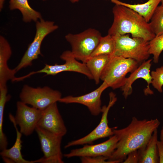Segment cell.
Returning <instances> with one entry per match:
<instances>
[{"mask_svg": "<svg viewBox=\"0 0 163 163\" xmlns=\"http://www.w3.org/2000/svg\"><path fill=\"white\" fill-rule=\"evenodd\" d=\"M160 123L157 118L139 120L133 117L126 127L118 129L113 128V135L117 136L118 142L108 161L113 163L123 162L129 153L146 144Z\"/></svg>", "mask_w": 163, "mask_h": 163, "instance_id": "obj_1", "label": "cell"}, {"mask_svg": "<svg viewBox=\"0 0 163 163\" xmlns=\"http://www.w3.org/2000/svg\"><path fill=\"white\" fill-rule=\"evenodd\" d=\"M113 23L108 34L112 36L130 34L133 37L142 38L149 41L156 36L144 18L132 9L115 4L112 8Z\"/></svg>", "mask_w": 163, "mask_h": 163, "instance_id": "obj_2", "label": "cell"}, {"mask_svg": "<svg viewBox=\"0 0 163 163\" xmlns=\"http://www.w3.org/2000/svg\"><path fill=\"white\" fill-rule=\"evenodd\" d=\"M139 63L132 59L113 55L103 69L100 79L113 89L121 88L125 84L127 74L135 70Z\"/></svg>", "mask_w": 163, "mask_h": 163, "instance_id": "obj_3", "label": "cell"}, {"mask_svg": "<svg viewBox=\"0 0 163 163\" xmlns=\"http://www.w3.org/2000/svg\"><path fill=\"white\" fill-rule=\"evenodd\" d=\"M102 37L98 30L89 28L77 34L69 33L65 38L71 46V51L74 57L85 63Z\"/></svg>", "mask_w": 163, "mask_h": 163, "instance_id": "obj_4", "label": "cell"}, {"mask_svg": "<svg viewBox=\"0 0 163 163\" xmlns=\"http://www.w3.org/2000/svg\"><path fill=\"white\" fill-rule=\"evenodd\" d=\"M112 36L115 43L113 55L132 59L139 63L144 61L149 57V41L141 37H131L129 34Z\"/></svg>", "mask_w": 163, "mask_h": 163, "instance_id": "obj_5", "label": "cell"}, {"mask_svg": "<svg viewBox=\"0 0 163 163\" xmlns=\"http://www.w3.org/2000/svg\"><path fill=\"white\" fill-rule=\"evenodd\" d=\"M35 23L36 31L34 40L29 45L18 64L14 68L17 72L32 65L33 61L41 54L40 47L44 39L59 27L54 22L46 21L43 18Z\"/></svg>", "mask_w": 163, "mask_h": 163, "instance_id": "obj_6", "label": "cell"}, {"mask_svg": "<svg viewBox=\"0 0 163 163\" xmlns=\"http://www.w3.org/2000/svg\"><path fill=\"white\" fill-rule=\"evenodd\" d=\"M21 101L32 107L43 110L62 97L59 91L48 86L34 88L24 85L20 94Z\"/></svg>", "mask_w": 163, "mask_h": 163, "instance_id": "obj_7", "label": "cell"}, {"mask_svg": "<svg viewBox=\"0 0 163 163\" xmlns=\"http://www.w3.org/2000/svg\"><path fill=\"white\" fill-rule=\"evenodd\" d=\"M109 101L108 105L102 107V117L100 122L97 126L91 133L85 136L68 142L65 146V148L74 146L91 144L98 139L113 135V128H110L108 126L107 117L110 108L117 101V97L116 94L112 92L109 93Z\"/></svg>", "mask_w": 163, "mask_h": 163, "instance_id": "obj_8", "label": "cell"}, {"mask_svg": "<svg viewBox=\"0 0 163 163\" xmlns=\"http://www.w3.org/2000/svg\"><path fill=\"white\" fill-rule=\"evenodd\" d=\"M35 130L44 155L42 163H64L61 146L62 137L37 126Z\"/></svg>", "mask_w": 163, "mask_h": 163, "instance_id": "obj_9", "label": "cell"}, {"mask_svg": "<svg viewBox=\"0 0 163 163\" xmlns=\"http://www.w3.org/2000/svg\"><path fill=\"white\" fill-rule=\"evenodd\" d=\"M60 58L65 61V63L54 65L46 64L42 69L33 71V74L44 73L46 75H55L62 72H73L84 75L89 79H93L92 75L85 64L78 62L74 57L71 51H64L60 55Z\"/></svg>", "mask_w": 163, "mask_h": 163, "instance_id": "obj_10", "label": "cell"}, {"mask_svg": "<svg viewBox=\"0 0 163 163\" xmlns=\"http://www.w3.org/2000/svg\"><path fill=\"white\" fill-rule=\"evenodd\" d=\"M17 110L14 120L20 128V131L24 136L31 135L37 126L43 110L28 106L21 101L16 103Z\"/></svg>", "mask_w": 163, "mask_h": 163, "instance_id": "obj_11", "label": "cell"}, {"mask_svg": "<svg viewBox=\"0 0 163 163\" xmlns=\"http://www.w3.org/2000/svg\"><path fill=\"white\" fill-rule=\"evenodd\" d=\"M118 139L114 135L102 143L93 145L86 144L82 147L72 149L63 155L66 158L103 156L108 158L115 149Z\"/></svg>", "mask_w": 163, "mask_h": 163, "instance_id": "obj_12", "label": "cell"}, {"mask_svg": "<svg viewBox=\"0 0 163 163\" xmlns=\"http://www.w3.org/2000/svg\"><path fill=\"white\" fill-rule=\"evenodd\" d=\"M37 126L62 137L66 135L67 128L58 110L57 102L43 110Z\"/></svg>", "mask_w": 163, "mask_h": 163, "instance_id": "obj_13", "label": "cell"}, {"mask_svg": "<svg viewBox=\"0 0 163 163\" xmlns=\"http://www.w3.org/2000/svg\"><path fill=\"white\" fill-rule=\"evenodd\" d=\"M108 87L107 84L103 82L98 88L88 93L78 96H67L61 97L58 101L66 104L77 103L82 104L87 107L92 115L97 116L101 113V95Z\"/></svg>", "mask_w": 163, "mask_h": 163, "instance_id": "obj_14", "label": "cell"}, {"mask_svg": "<svg viewBox=\"0 0 163 163\" xmlns=\"http://www.w3.org/2000/svg\"><path fill=\"white\" fill-rule=\"evenodd\" d=\"M152 59L144 61L139 67L132 72L129 76L127 78L124 85L121 88L123 94L125 98L132 92V85L134 82L139 78H142L147 82V88L144 90L145 94L147 95L153 94L150 88V85L152 83V78L150 73Z\"/></svg>", "mask_w": 163, "mask_h": 163, "instance_id": "obj_15", "label": "cell"}, {"mask_svg": "<svg viewBox=\"0 0 163 163\" xmlns=\"http://www.w3.org/2000/svg\"><path fill=\"white\" fill-rule=\"evenodd\" d=\"M10 121L13 123L16 132V138L13 145L10 149H6L2 150L0 155L3 161L6 163H36L41 162V159L28 161L24 159L21 153L22 141L21 133L18 130L17 125L14 120V117L11 113L9 115Z\"/></svg>", "mask_w": 163, "mask_h": 163, "instance_id": "obj_16", "label": "cell"}, {"mask_svg": "<svg viewBox=\"0 0 163 163\" xmlns=\"http://www.w3.org/2000/svg\"><path fill=\"white\" fill-rule=\"evenodd\" d=\"M12 50L8 41L0 36V87L7 86V82L15 77L17 72L14 69H10L7 62L12 54Z\"/></svg>", "mask_w": 163, "mask_h": 163, "instance_id": "obj_17", "label": "cell"}, {"mask_svg": "<svg viewBox=\"0 0 163 163\" xmlns=\"http://www.w3.org/2000/svg\"><path fill=\"white\" fill-rule=\"evenodd\" d=\"M157 129H155L149 140L144 146L138 149L140 163H157L159 162L157 142Z\"/></svg>", "mask_w": 163, "mask_h": 163, "instance_id": "obj_18", "label": "cell"}, {"mask_svg": "<svg viewBox=\"0 0 163 163\" xmlns=\"http://www.w3.org/2000/svg\"><path fill=\"white\" fill-rule=\"evenodd\" d=\"M9 7L11 10H18L24 22H36L42 18L40 13L31 7L28 0H9Z\"/></svg>", "mask_w": 163, "mask_h": 163, "instance_id": "obj_19", "label": "cell"}, {"mask_svg": "<svg viewBox=\"0 0 163 163\" xmlns=\"http://www.w3.org/2000/svg\"><path fill=\"white\" fill-rule=\"evenodd\" d=\"M115 4L122 5L136 11L143 17L149 22L156 8L161 2V0H149L142 4H132L125 3L118 0H109Z\"/></svg>", "mask_w": 163, "mask_h": 163, "instance_id": "obj_20", "label": "cell"}, {"mask_svg": "<svg viewBox=\"0 0 163 163\" xmlns=\"http://www.w3.org/2000/svg\"><path fill=\"white\" fill-rule=\"evenodd\" d=\"M112 56L105 55L91 57L85 63L96 84L99 83L102 72Z\"/></svg>", "mask_w": 163, "mask_h": 163, "instance_id": "obj_21", "label": "cell"}, {"mask_svg": "<svg viewBox=\"0 0 163 163\" xmlns=\"http://www.w3.org/2000/svg\"><path fill=\"white\" fill-rule=\"evenodd\" d=\"M7 86L0 87V149H7L8 144L7 138L3 131L4 108L6 103L11 99V96L7 94Z\"/></svg>", "mask_w": 163, "mask_h": 163, "instance_id": "obj_22", "label": "cell"}, {"mask_svg": "<svg viewBox=\"0 0 163 163\" xmlns=\"http://www.w3.org/2000/svg\"><path fill=\"white\" fill-rule=\"evenodd\" d=\"M115 48L114 39L112 35L108 34L102 37L90 57L101 55L113 56L115 51Z\"/></svg>", "mask_w": 163, "mask_h": 163, "instance_id": "obj_23", "label": "cell"}, {"mask_svg": "<svg viewBox=\"0 0 163 163\" xmlns=\"http://www.w3.org/2000/svg\"><path fill=\"white\" fill-rule=\"evenodd\" d=\"M150 21V28L156 36L163 34V5L157 7Z\"/></svg>", "mask_w": 163, "mask_h": 163, "instance_id": "obj_24", "label": "cell"}, {"mask_svg": "<svg viewBox=\"0 0 163 163\" xmlns=\"http://www.w3.org/2000/svg\"><path fill=\"white\" fill-rule=\"evenodd\" d=\"M163 50V34L155 36L149 41V53L153 55V61L158 62L159 56Z\"/></svg>", "mask_w": 163, "mask_h": 163, "instance_id": "obj_25", "label": "cell"}, {"mask_svg": "<svg viewBox=\"0 0 163 163\" xmlns=\"http://www.w3.org/2000/svg\"><path fill=\"white\" fill-rule=\"evenodd\" d=\"M152 78V84L153 87L158 92H162L163 85V65L151 72Z\"/></svg>", "mask_w": 163, "mask_h": 163, "instance_id": "obj_26", "label": "cell"}, {"mask_svg": "<svg viewBox=\"0 0 163 163\" xmlns=\"http://www.w3.org/2000/svg\"><path fill=\"white\" fill-rule=\"evenodd\" d=\"M82 163H112L107 158L103 156L80 157Z\"/></svg>", "mask_w": 163, "mask_h": 163, "instance_id": "obj_27", "label": "cell"}, {"mask_svg": "<svg viewBox=\"0 0 163 163\" xmlns=\"http://www.w3.org/2000/svg\"><path fill=\"white\" fill-rule=\"evenodd\" d=\"M139 154L138 150H137L129 153L123 162L124 163H139Z\"/></svg>", "mask_w": 163, "mask_h": 163, "instance_id": "obj_28", "label": "cell"}, {"mask_svg": "<svg viewBox=\"0 0 163 163\" xmlns=\"http://www.w3.org/2000/svg\"><path fill=\"white\" fill-rule=\"evenodd\" d=\"M158 149L159 163H163V143L160 141H158L157 142Z\"/></svg>", "mask_w": 163, "mask_h": 163, "instance_id": "obj_29", "label": "cell"}, {"mask_svg": "<svg viewBox=\"0 0 163 163\" xmlns=\"http://www.w3.org/2000/svg\"><path fill=\"white\" fill-rule=\"evenodd\" d=\"M160 141L163 143V126L160 132Z\"/></svg>", "mask_w": 163, "mask_h": 163, "instance_id": "obj_30", "label": "cell"}, {"mask_svg": "<svg viewBox=\"0 0 163 163\" xmlns=\"http://www.w3.org/2000/svg\"><path fill=\"white\" fill-rule=\"evenodd\" d=\"M70 2L72 3H75L79 2L80 0H69Z\"/></svg>", "mask_w": 163, "mask_h": 163, "instance_id": "obj_31", "label": "cell"}, {"mask_svg": "<svg viewBox=\"0 0 163 163\" xmlns=\"http://www.w3.org/2000/svg\"><path fill=\"white\" fill-rule=\"evenodd\" d=\"M161 5H163V0H161Z\"/></svg>", "mask_w": 163, "mask_h": 163, "instance_id": "obj_32", "label": "cell"}, {"mask_svg": "<svg viewBox=\"0 0 163 163\" xmlns=\"http://www.w3.org/2000/svg\"><path fill=\"white\" fill-rule=\"evenodd\" d=\"M40 0L42 1H46L48 0Z\"/></svg>", "mask_w": 163, "mask_h": 163, "instance_id": "obj_33", "label": "cell"}]
</instances>
